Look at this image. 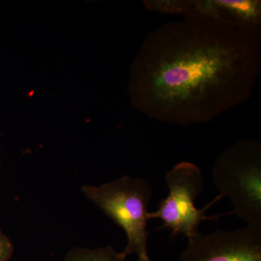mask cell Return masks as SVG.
Instances as JSON below:
<instances>
[{"label":"cell","mask_w":261,"mask_h":261,"mask_svg":"<svg viewBox=\"0 0 261 261\" xmlns=\"http://www.w3.org/2000/svg\"><path fill=\"white\" fill-rule=\"evenodd\" d=\"M260 30L184 17L149 32L130 65L132 106L161 123L212 121L246 102L259 75Z\"/></svg>","instance_id":"1"},{"label":"cell","mask_w":261,"mask_h":261,"mask_svg":"<svg viewBox=\"0 0 261 261\" xmlns=\"http://www.w3.org/2000/svg\"><path fill=\"white\" fill-rule=\"evenodd\" d=\"M84 195L126 233L123 253L136 255L138 260H150L147 251L148 206L152 187L143 178L124 176L100 186L84 185Z\"/></svg>","instance_id":"2"},{"label":"cell","mask_w":261,"mask_h":261,"mask_svg":"<svg viewBox=\"0 0 261 261\" xmlns=\"http://www.w3.org/2000/svg\"><path fill=\"white\" fill-rule=\"evenodd\" d=\"M215 187L231 201L233 212L247 226L261 227V142L243 138L216 159Z\"/></svg>","instance_id":"3"},{"label":"cell","mask_w":261,"mask_h":261,"mask_svg":"<svg viewBox=\"0 0 261 261\" xmlns=\"http://www.w3.org/2000/svg\"><path fill=\"white\" fill-rule=\"evenodd\" d=\"M165 181L168 195L160 202L157 211L149 213V220L161 219L163 227L171 228L172 235L191 238L200 232L199 226L202 221L214 220L206 216L205 211L221 196L202 209L196 207V200L204 189L203 177L200 168L189 161L175 165L166 173Z\"/></svg>","instance_id":"4"},{"label":"cell","mask_w":261,"mask_h":261,"mask_svg":"<svg viewBox=\"0 0 261 261\" xmlns=\"http://www.w3.org/2000/svg\"><path fill=\"white\" fill-rule=\"evenodd\" d=\"M178 261H261V227L226 231L218 228L188 239Z\"/></svg>","instance_id":"5"},{"label":"cell","mask_w":261,"mask_h":261,"mask_svg":"<svg viewBox=\"0 0 261 261\" xmlns=\"http://www.w3.org/2000/svg\"><path fill=\"white\" fill-rule=\"evenodd\" d=\"M190 16L205 17L234 28L260 30L261 2L258 0H192Z\"/></svg>","instance_id":"6"},{"label":"cell","mask_w":261,"mask_h":261,"mask_svg":"<svg viewBox=\"0 0 261 261\" xmlns=\"http://www.w3.org/2000/svg\"><path fill=\"white\" fill-rule=\"evenodd\" d=\"M126 257L123 252L116 251L111 246L94 249L75 247L63 261H126Z\"/></svg>","instance_id":"7"},{"label":"cell","mask_w":261,"mask_h":261,"mask_svg":"<svg viewBox=\"0 0 261 261\" xmlns=\"http://www.w3.org/2000/svg\"><path fill=\"white\" fill-rule=\"evenodd\" d=\"M144 6L149 11L161 14L190 16L191 14L192 0H144Z\"/></svg>","instance_id":"8"},{"label":"cell","mask_w":261,"mask_h":261,"mask_svg":"<svg viewBox=\"0 0 261 261\" xmlns=\"http://www.w3.org/2000/svg\"><path fill=\"white\" fill-rule=\"evenodd\" d=\"M14 252V246L6 235L0 231V261H9Z\"/></svg>","instance_id":"9"},{"label":"cell","mask_w":261,"mask_h":261,"mask_svg":"<svg viewBox=\"0 0 261 261\" xmlns=\"http://www.w3.org/2000/svg\"><path fill=\"white\" fill-rule=\"evenodd\" d=\"M0 157H1V147H0ZM0 162H1V159H0Z\"/></svg>","instance_id":"10"},{"label":"cell","mask_w":261,"mask_h":261,"mask_svg":"<svg viewBox=\"0 0 261 261\" xmlns=\"http://www.w3.org/2000/svg\"><path fill=\"white\" fill-rule=\"evenodd\" d=\"M138 261H151V260H138Z\"/></svg>","instance_id":"11"}]
</instances>
